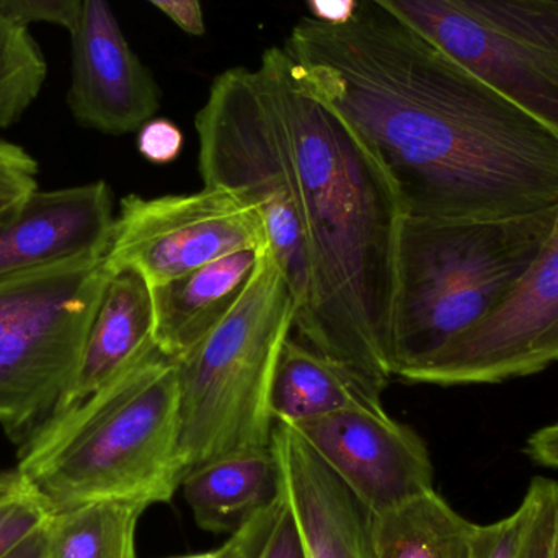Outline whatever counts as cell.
Listing matches in <instances>:
<instances>
[{"mask_svg":"<svg viewBox=\"0 0 558 558\" xmlns=\"http://www.w3.org/2000/svg\"><path fill=\"white\" fill-rule=\"evenodd\" d=\"M254 558H305L298 524L281 488L270 505L255 513Z\"/></svg>","mask_w":558,"mask_h":558,"instance_id":"cell-23","label":"cell"},{"mask_svg":"<svg viewBox=\"0 0 558 558\" xmlns=\"http://www.w3.org/2000/svg\"><path fill=\"white\" fill-rule=\"evenodd\" d=\"M260 211L228 190L130 195L121 202L107 254L110 270L137 271L150 288L242 251H264Z\"/></svg>","mask_w":558,"mask_h":558,"instance_id":"cell-9","label":"cell"},{"mask_svg":"<svg viewBox=\"0 0 558 558\" xmlns=\"http://www.w3.org/2000/svg\"><path fill=\"white\" fill-rule=\"evenodd\" d=\"M160 12L166 13L180 29L193 36L206 33L205 12L202 0H149Z\"/></svg>","mask_w":558,"mask_h":558,"instance_id":"cell-29","label":"cell"},{"mask_svg":"<svg viewBox=\"0 0 558 558\" xmlns=\"http://www.w3.org/2000/svg\"><path fill=\"white\" fill-rule=\"evenodd\" d=\"M108 277L105 257L0 278V426L13 441L61 399Z\"/></svg>","mask_w":558,"mask_h":558,"instance_id":"cell-7","label":"cell"},{"mask_svg":"<svg viewBox=\"0 0 558 558\" xmlns=\"http://www.w3.org/2000/svg\"><path fill=\"white\" fill-rule=\"evenodd\" d=\"M107 183L35 190L0 222V278L105 258L114 229Z\"/></svg>","mask_w":558,"mask_h":558,"instance_id":"cell-13","label":"cell"},{"mask_svg":"<svg viewBox=\"0 0 558 558\" xmlns=\"http://www.w3.org/2000/svg\"><path fill=\"white\" fill-rule=\"evenodd\" d=\"M524 452L534 464L558 471V423L533 433L526 441Z\"/></svg>","mask_w":558,"mask_h":558,"instance_id":"cell-31","label":"cell"},{"mask_svg":"<svg viewBox=\"0 0 558 558\" xmlns=\"http://www.w3.org/2000/svg\"><path fill=\"white\" fill-rule=\"evenodd\" d=\"M282 49L386 167L405 216L558 208V133L373 0L344 23L304 16Z\"/></svg>","mask_w":558,"mask_h":558,"instance_id":"cell-1","label":"cell"},{"mask_svg":"<svg viewBox=\"0 0 558 558\" xmlns=\"http://www.w3.org/2000/svg\"><path fill=\"white\" fill-rule=\"evenodd\" d=\"M19 482V475L16 472H3L0 471V497L7 492L12 490Z\"/></svg>","mask_w":558,"mask_h":558,"instance_id":"cell-34","label":"cell"},{"mask_svg":"<svg viewBox=\"0 0 558 558\" xmlns=\"http://www.w3.org/2000/svg\"><path fill=\"white\" fill-rule=\"evenodd\" d=\"M384 377L288 338L275 373V422L294 425L340 412H386Z\"/></svg>","mask_w":558,"mask_h":558,"instance_id":"cell-17","label":"cell"},{"mask_svg":"<svg viewBox=\"0 0 558 558\" xmlns=\"http://www.w3.org/2000/svg\"><path fill=\"white\" fill-rule=\"evenodd\" d=\"M195 128L205 186L228 190L260 211L268 248L294 295L298 327L314 298L311 251L260 69L239 65L219 74Z\"/></svg>","mask_w":558,"mask_h":558,"instance_id":"cell-6","label":"cell"},{"mask_svg":"<svg viewBox=\"0 0 558 558\" xmlns=\"http://www.w3.org/2000/svg\"><path fill=\"white\" fill-rule=\"evenodd\" d=\"M153 289L137 271L110 270L92 318L77 367L54 413L87 399L157 350Z\"/></svg>","mask_w":558,"mask_h":558,"instance_id":"cell-15","label":"cell"},{"mask_svg":"<svg viewBox=\"0 0 558 558\" xmlns=\"http://www.w3.org/2000/svg\"><path fill=\"white\" fill-rule=\"evenodd\" d=\"M295 315L294 295L267 247L228 317L177 361L186 472L219 456L270 448L275 373Z\"/></svg>","mask_w":558,"mask_h":558,"instance_id":"cell-5","label":"cell"},{"mask_svg":"<svg viewBox=\"0 0 558 558\" xmlns=\"http://www.w3.org/2000/svg\"><path fill=\"white\" fill-rule=\"evenodd\" d=\"M137 149L141 156L157 166H166L179 159L183 149V134L172 121L157 118L147 121L140 130Z\"/></svg>","mask_w":558,"mask_h":558,"instance_id":"cell-27","label":"cell"},{"mask_svg":"<svg viewBox=\"0 0 558 558\" xmlns=\"http://www.w3.org/2000/svg\"><path fill=\"white\" fill-rule=\"evenodd\" d=\"M557 209L501 219L403 218L390 315L392 376L415 383L504 305L543 251Z\"/></svg>","mask_w":558,"mask_h":558,"instance_id":"cell-4","label":"cell"},{"mask_svg":"<svg viewBox=\"0 0 558 558\" xmlns=\"http://www.w3.org/2000/svg\"><path fill=\"white\" fill-rule=\"evenodd\" d=\"M71 39L68 105L81 126L121 136L153 120L160 108L159 85L128 43L110 0H84Z\"/></svg>","mask_w":558,"mask_h":558,"instance_id":"cell-12","label":"cell"},{"mask_svg":"<svg viewBox=\"0 0 558 558\" xmlns=\"http://www.w3.org/2000/svg\"><path fill=\"white\" fill-rule=\"evenodd\" d=\"M557 504L558 484L547 478L543 498H541L539 508H537L536 518H534L533 526L527 534L521 558H549Z\"/></svg>","mask_w":558,"mask_h":558,"instance_id":"cell-28","label":"cell"},{"mask_svg":"<svg viewBox=\"0 0 558 558\" xmlns=\"http://www.w3.org/2000/svg\"><path fill=\"white\" fill-rule=\"evenodd\" d=\"M84 0H0V13L22 26L51 23L69 36L81 25Z\"/></svg>","mask_w":558,"mask_h":558,"instance_id":"cell-26","label":"cell"},{"mask_svg":"<svg viewBox=\"0 0 558 558\" xmlns=\"http://www.w3.org/2000/svg\"><path fill=\"white\" fill-rule=\"evenodd\" d=\"M270 446L305 558H374L373 514L317 452L281 422H275Z\"/></svg>","mask_w":558,"mask_h":558,"instance_id":"cell-14","label":"cell"},{"mask_svg":"<svg viewBox=\"0 0 558 558\" xmlns=\"http://www.w3.org/2000/svg\"><path fill=\"white\" fill-rule=\"evenodd\" d=\"M264 75L291 163L314 274L311 311L295 330L327 356L389 379L390 315L402 202L363 137L302 87L282 48Z\"/></svg>","mask_w":558,"mask_h":558,"instance_id":"cell-2","label":"cell"},{"mask_svg":"<svg viewBox=\"0 0 558 558\" xmlns=\"http://www.w3.org/2000/svg\"><path fill=\"white\" fill-rule=\"evenodd\" d=\"M357 0H307L314 19L328 23H344L353 16Z\"/></svg>","mask_w":558,"mask_h":558,"instance_id":"cell-32","label":"cell"},{"mask_svg":"<svg viewBox=\"0 0 558 558\" xmlns=\"http://www.w3.org/2000/svg\"><path fill=\"white\" fill-rule=\"evenodd\" d=\"M146 504L98 500L49 514L46 558H136V530Z\"/></svg>","mask_w":558,"mask_h":558,"instance_id":"cell-20","label":"cell"},{"mask_svg":"<svg viewBox=\"0 0 558 558\" xmlns=\"http://www.w3.org/2000/svg\"><path fill=\"white\" fill-rule=\"evenodd\" d=\"M38 190V162L23 147L0 140V222Z\"/></svg>","mask_w":558,"mask_h":558,"instance_id":"cell-25","label":"cell"},{"mask_svg":"<svg viewBox=\"0 0 558 558\" xmlns=\"http://www.w3.org/2000/svg\"><path fill=\"white\" fill-rule=\"evenodd\" d=\"M475 526L435 490L428 492L373 514L374 558H472Z\"/></svg>","mask_w":558,"mask_h":558,"instance_id":"cell-19","label":"cell"},{"mask_svg":"<svg viewBox=\"0 0 558 558\" xmlns=\"http://www.w3.org/2000/svg\"><path fill=\"white\" fill-rule=\"evenodd\" d=\"M180 488L203 531L234 533L277 498V459L271 446L219 456L190 469Z\"/></svg>","mask_w":558,"mask_h":558,"instance_id":"cell-18","label":"cell"},{"mask_svg":"<svg viewBox=\"0 0 558 558\" xmlns=\"http://www.w3.org/2000/svg\"><path fill=\"white\" fill-rule=\"evenodd\" d=\"M546 481V477L533 478L523 501L510 517L487 526H475L472 558H521Z\"/></svg>","mask_w":558,"mask_h":558,"instance_id":"cell-22","label":"cell"},{"mask_svg":"<svg viewBox=\"0 0 558 558\" xmlns=\"http://www.w3.org/2000/svg\"><path fill=\"white\" fill-rule=\"evenodd\" d=\"M558 363V209L543 251L494 315L429 364L415 383L500 384Z\"/></svg>","mask_w":558,"mask_h":558,"instance_id":"cell-10","label":"cell"},{"mask_svg":"<svg viewBox=\"0 0 558 558\" xmlns=\"http://www.w3.org/2000/svg\"><path fill=\"white\" fill-rule=\"evenodd\" d=\"M289 426L371 514L435 490L425 441L387 412H340Z\"/></svg>","mask_w":558,"mask_h":558,"instance_id":"cell-11","label":"cell"},{"mask_svg":"<svg viewBox=\"0 0 558 558\" xmlns=\"http://www.w3.org/2000/svg\"><path fill=\"white\" fill-rule=\"evenodd\" d=\"M255 549V514H252L238 531L232 533L231 539L216 550L193 556L173 558H254Z\"/></svg>","mask_w":558,"mask_h":558,"instance_id":"cell-30","label":"cell"},{"mask_svg":"<svg viewBox=\"0 0 558 558\" xmlns=\"http://www.w3.org/2000/svg\"><path fill=\"white\" fill-rule=\"evenodd\" d=\"M15 472L49 514L98 500L169 504L186 474L177 361L153 351L49 415L22 442Z\"/></svg>","mask_w":558,"mask_h":558,"instance_id":"cell-3","label":"cell"},{"mask_svg":"<svg viewBox=\"0 0 558 558\" xmlns=\"http://www.w3.org/2000/svg\"><path fill=\"white\" fill-rule=\"evenodd\" d=\"M558 133V5L373 0Z\"/></svg>","mask_w":558,"mask_h":558,"instance_id":"cell-8","label":"cell"},{"mask_svg":"<svg viewBox=\"0 0 558 558\" xmlns=\"http://www.w3.org/2000/svg\"><path fill=\"white\" fill-rule=\"evenodd\" d=\"M48 518V511L25 490L19 478L15 487L0 497V558L43 530Z\"/></svg>","mask_w":558,"mask_h":558,"instance_id":"cell-24","label":"cell"},{"mask_svg":"<svg viewBox=\"0 0 558 558\" xmlns=\"http://www.w3.org/2000/svg\"><path fill=\"white\" fill-rule=\"evenodd\" d=\"M264 251L238 252L150 288L157 350L180 361L198 347L235 307Z\"/></svg>","mask_w":558,"mask_h":558,"instance_id":"cell-16","label":"cell"},{"mask_svg":"<svg viewBox=\"0 0 558 558\" xmlns=\"http://www.w3.org/2000/svg\"><path fill=\"white\" fill-rule=\"evenodd\" d=\"M5 558H46L45 527L25 541L22 546L16 547Z\"/></svg>","mask_w":558,"mask_h":558,"instance_id":"cell-33","label":"cell"},{"mask_svg":"<svg viewBox=\"0 0 558 558\" xmlns=\"http://www.w3.org/2000/svg\"><path fill=\"white\" fill-rule=\"evenodd\" d=\"M543 2L557 3V5H558V0H543Z\"/></svg>","mask_w":558,"mask_h":558,"instance_id":"cell-36","label":"cell"},{"mask_svg":"<svg viewBox=\"0 0 558 558\" xmlns=\"http://www.w3.org/2000/svg\"><path fill=\"white\" fill-rule=\"evenodd\" d=\"M48 62L28 26L0 13V130L22 120L38 98Z\"/></svg>","mask_w":558,"mask_h":558,"instance_id":"cell-21","label":"cell"},{"mask_svg":"<svg viewBox=\"0 0 558 558\" xmlns=\"http://www.w3.org/2000/svg\"><path fill=\"white\" fill-rule=\"evenodd\" d=\"M549 558H558V504L556 510V521H554L553 543H550Z\"/></svg>","mask_w":558,"mask_h":558,"instance_id":"cell-35","label":"cell"}]
</instances>
